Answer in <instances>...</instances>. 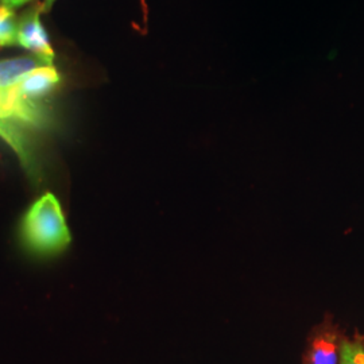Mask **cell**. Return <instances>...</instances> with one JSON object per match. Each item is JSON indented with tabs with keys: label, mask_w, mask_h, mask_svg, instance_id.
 <instances>
[{
	"label": "cell",
	"mask_w": 364,
	"mask_h": 364,
	"mask_svg": "<svg viewBox=\"0 0 364 364\" xmlns=\"http://www.w3.org/2000/svg\"><path fill=\"white\" fill-rule=\"evenodd\" d=\"M21 239L28 252L39 258L63 254L72 242L61 203L53 193H43L21 221Z\"/></svg>",
	"instance_id": "6da1fadb"
},
{
	"label": "cell",
	"mask_w": 364,
	"mask_h": 364,
	"mask_svg": "<svg viewBox=\"0 0 364 364\" xmlns=\"http://www.w3.org/2000/svg\"><path fill=\"white\" fill-rule=\"evenodd\" d=\"M11 18H14L13 10L6 6H0V21H6V19H11Z\"/></svg>",
	"instance_id": "52a82bcc"
},
{
	"label": "cell",
	"mask_w": 364,
	"mask_h": 364,
	"mask_svg": "<svg viewBox=\"0 0 364 364\" xmlns=\"http://www.w3.org/2000/svg\"><path fill=\"white\" fill-rule=\"evenodd\" d=\"M340 364H364V336L355 333L353 338H344L341 343Z\"/></svg>",
	"instance_id": "277c9868"
},
{
	"label": "cell",
	"mask_w": 364,
	"mask_h": 364,
	"mask_svg": "<svg viewBox=\"0 0 364 364\" xmlns=\"http://www.w3.org/2000/svg\"><path fill=\"white\" fill-rule=\"evenodd\" d=\"M41 7L33 9L21 18V21L18 22V45L23 46L27 50H31L36 55H39L53 64L54 52L49 43L46 31L41 25Z\"/></svg>",
	"instance_id": "3957f363"
},
{
	"label": "cell",
	"mask_w": 364,
	"mask_h": 364,
	"mask_svg": "<svg viewBox=\"0 0 364 364\" xmlns=\"http://www.w3.org/2000/svg\"><path fill=\"white\" fill-rule=\"evenodd\" d=\"M54 1H55V0H45V3L41 6V10H42V11H49V10L52 9Z\"/></svg>",
	"instance_id": "ba28073f"
},
{
	"label": "cell",
	"mask_w": 364,
	"mask_h": 364,
	"mask_svg": "<svg viewBox=\"0 0 364 364\" xmlns=\"http://www.w3.org/2000/svg\"><path fill=\"white\" fill-rule=\"evenodd\" d=\"M346 338L331 313L313 326L306 338L302 364H340L341 343Z\"/></svg>",
	"instance_id": "7a4b0ae2"
},
{
	"label": "cell",
	"mask_w": 364,
	"mask_h": 364,
	"mask_svg": "<svg viewBox=\"0 0 364 364\" xmlns=\"http://www.w3.org/2000/svg\"><path fill=\"white\" fill-rule=\"evenodd\" d=\"M18 45V22L15 19L0 21V46Z\"/></svg>",
	"instance_id": "5b68a950"
},
{
	"label": "cell",
	"mask_w": 364,
	"mask_h": 364,
	"mask_svg": "<svg viewBox=\"0 0 364 364\" xmlns=\"http://www.w3.org/2000/svg\"><path fill=\"white\" fill-rule=\"evenodd\" d=\"M27 1H30V0H1V3H3V6H6V7H9V9H15V7H19V6H22V4H25Z\"/></svg>",
	"instance_id": "8992f818"
}]
</instances>
